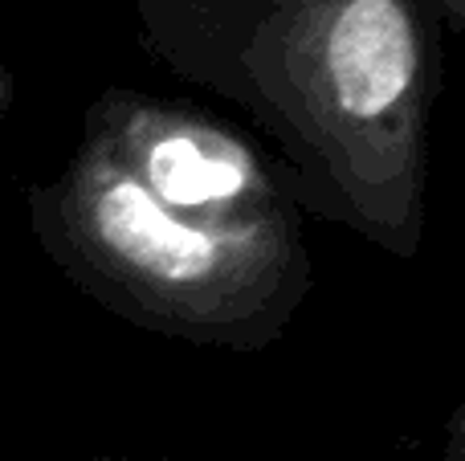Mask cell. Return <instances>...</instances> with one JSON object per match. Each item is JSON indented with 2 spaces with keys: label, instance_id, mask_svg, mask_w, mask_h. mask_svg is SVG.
<instances>
[{
  "label": "cell",
  "instance_id": "obj_1",
  "mask_svg": "<svg viewBox=\"0 0 465 461\" xmlns=\"http://www.w3.org/2000/svg\"><path fill=\"white\" fill-rule=\"evenodd\" d=\"M331 78L351 114H380L412 78V33L396 0H351L331 33Z\"/></svg>",
  "mask_w": 465,
  "mask_h": 461
},
{
  "label": "cell",
  "instance_id": "obj_2",
  "mask_svg": "<svg viewBox=\"0 0 465 461\" xmlns=\"http://www.w3.org/2000/svg\"><path fill=\"white\" fill-rule=\"evenodd\" d=\"M94 229L119 258L163 282L213 274L221 258V245L209 233H193L188 225H180L143 184H131L123 176H111L94 192Z\"/></svg>",
  "mask_w": 465,
  "mask_h": 461
},
{
  "label": "cell",
  "instance_id": "obj_3",
  "mask_svg": "<svg viewBox=\"0 0 465 461\" xmlns=\"http://www.w3.org/2000/svg\"><path fill=\"white\" fill-rule=\"evenodd\" d=\"M147 180L172 204H209L241 192L245 172H241L237 160L209 152L196 139L172 135L163 143H155V152L147 155Z\"/></svg>",
  "mask_w": 465,
  "mask_h": 461
}]
</instances>
